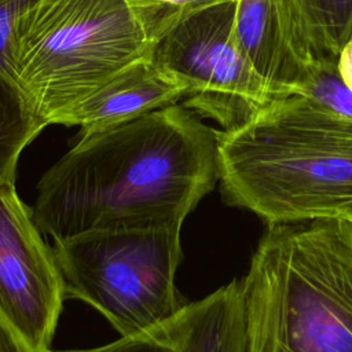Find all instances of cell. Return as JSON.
Wrapping results in <instances>:
<instances>
[{"label":"cell","instance_id":"obj_2","mask_svg":"<svg viewBox=\"0 0 352 352\" xmlns=\"http://www.w3.org/2000/svg\"><path fill=\"white\" fill-rule=\"evenodd\" d=\"M227 204L267 226L352 221V120L292 94L243 125L217 131Z\"/></svg>","mask_w":352,"mask_h":352},{"label":"cell","instance_id":"obj_4","mask_svg":"<svg viewBox=\"0 0 352 352\" xmlns=\"http://www.w3.org/2000/svg\"><path fill=\"white\" fill-rule=\"evenodd\" d=\"M150 50L125 0H29L14 23L12 72L48 126Z\"/></svg>","mask_w":352,"mask_h":352},{"label":"cell","instance_id":"obj_1","mask_svg":"<svg viewBox=\"0 0 352 352\" xmlns=\"http://www.w3.org/2000/svg\"><path fill=\"white\" fill-rule=\"evenodd\" d=\"M217 182V129L176 103L81 133L40 177L32 212L54 241L175 227Z\"/></svg>","mask_w":352,"mask_h":352},{"label":"cell","instance_id":"obj_15","mask_svg":"<svg viewBox=\"0 0 352 352\" xmlns=\"http://www.w3.org/2000/svg\"><path fill=\"white\" fill-rule=\"evenodd\" d=\"M29 0H0V72L15 81L12 72V30L14 23Z\"/></svg>","mask_w":352,"mask_h":352},{"label":"cell","instance_id":"obj_13","mask_svg":"<svg viewBox=\"0 0 352 352\" xmlns=\"http://www.w3.org/2000/svg\"><path fill=\"white\" fill-rule=\"evenodd\" d=\"M293 94L301 95L340 117L352 120V89L342 80L334 58L318 56L312 70Z\"/></svg>","mask_w":352,"mask_h":352},{"label":"cell","instance_id":"obj_16","mask_svg":"<svg viewBox=\"0 0 352 352\" xmlns=\"http://www.w3.org/2000/svg\"><path fill=\"white\" fill-rule=\"evenodd\" d=\"M0 352H36L0 307Z\"/></svg>","mask_w":352,"mask_h":352},{"label":"cell","instance_id":"obj_5","mask_svg":"<svg viewBox=\"0 0 352 352\" xmlns=\"http://www.w3.org/2000/svg\"><path fill=\"white\" fill-rule=\"evenodd\" d=\"M180 230H106L54 241L65 297L95 308L121 337L168 319L186 304L175 286Z\"/></svg>","mask_w":352,"mask_h":352},{"label":"cell","instance_id":"obj_14","mask_svg":"<svg viewBox=\"0 0 352 352\" xmlns=\"http://www.w3.org/2000/svg\"><path fill=\"white\" fill-rule=\"evenodd\" d=\"M143 28L151 47L188 15L230 0H125Z\"/></svg>","mask_w":352,"mask_h":352},{"label":"cell","instance_id":"obj_3","mask_svg":"<svg viewBox=\"0 0 352 352\" xmlns=\"http://www.w3.org/2000/svg\"><path fill=\"white\" fill-rule=\"evenodd\" d=\"M242 282L245 352H352V221L267 226Z\"/></svg>","mask_w":352,"mask_h":352},{"label":"cell","instance_id":"obj_8","mask_svg":"<svg viewBox=\"0 0 352 352\" xmlns=\"http://www.w3.org/2000/svg\"><path fill=\"white\" fill-rule=\"evenodd\" d=\"M234 36L275 99L292 95L318 59L293 0H235Z\"/></svg>","mask_w":352,"mask_h":352},{"label":"cell","instance_id":"obj_10","mask_svg":"<svg viewBox=\"0 0 352 352\" xmlns=\"http://www.w3.org/2000/svg\"><path fill=\"white\" fill-rule=\"evenodd\" d=\"M187 92V85L157 65L148 54L56 116L52 125H77L85 133L176 104Z\"/></svg>","mask_w":352,"mask_h":352},{"label":"cell","instance_id":"obj_12","mask_svg":"<svg viewBox=\"0 0 352 352\" xmlns=\"http://www.w3.org/2000/svg\"><path fill=\"white\" fill-rule=\"evenodd\" d=\"M318 56L337 59L352 38V0H293Z\"/></svg>","mask_w":352,"mask_h":352},{"label":"cell","instance_id":"obj_7","mask_svg":"<svg viewBox=\"0 0 352 352\" xmlns=\"http://www.w3.org/2000/svg\"><path fill=\"white\" fill-rule=\"evenodd\" d=\"M15 180L0 183V307L36 352H52L65 287Z\"/></svg>","mask_w":352,"mask_h":352},{"label":"cell","instance_id":"obj_11","mask_svg":"<svg viewBox=\"0 0 352 352\" xmlns=\"http://www.w3.org/2000/svg\"><path fill=\"white\" fill-rule=\"evenodd\" d=\"M45 126L16 82L0 72V183L15 180L21 153Z\"/></svg>","mask_w":352,"mask_h":352},{"label":"cell","instance_id":"obj_9","mask_svg":"<svg viewBox=\"0 0 352 352\" xmlns=\"http://www.w3.org/2000/svg\"><path fill=\"white\" fill-rule=\"evenodd\" d=\"M52 352H245L242 282L235 279L184 304L168 319L114 342Z\"/></svg>","mask_w":352,"mask_h":352},{"label":"cell","instance_id":"obj_6","mask_svg":"<svg viewBox=\"0 0 352 352\" xmlns=\"http://www.w3.org/2000/svg\"><path fill=\"white\" fill-rule=\"evenodd\" d=\"M235 0L205 7L173 26L150 58L187 85L183 104L221 131L252 120L275 98L242 55L234 36Z\"/></svg>","mask_w":352,"mask_h":352},{"label":"cell","instance_id":"obj_17","mask_svg":"<svg viewBox=\"0 0 352 352\" xmlns=\"http://www.w3.org/2000/svg\"><path fill=\"white\" fill-rule=\"evenodd\" d=\"M337 65L342 80L352 89V38L341 50L337 58Z\"/></svg>","mask_w":352,"mask_h":352}]
</instances>
